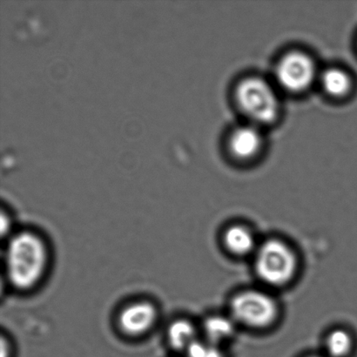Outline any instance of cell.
Listing matches in <instances>:
<instances>
[{"mask_svg": "<svg viewBox=\"0 0 357 357\" xmlns=\"http://www.w3.org/2000/svg\"><path fill=\"white\" fill-rule=\"evenodd\" d=\"M236 99L241 111L257 127L273 123L279 116L281 105L278 94L257 77L241 80L236 87Z\"/></svg>", "mask_w": 357, "mask_h": 357, "instance_id": "obj_3", "label": "cell"}, {"mask_svg": "<svg viewBox=\"0 0 357 357\" xmlns=\"http://www.w3.org/2000/svg\"><path fill=\"white\" fill-rule=\"evenodd\" d=\"M236 323L232 317L215 314L206 318L203 321L202 333L205 341L210 344L220 346L222 342L229 341L236 330Z\"/></svg>", "mask_w": 357, "mask_h": 357, "instance_id": "obj_9", "label": "cell"}, {"mask_svg": "<svg viewBox=\"0 0 357 357\" xmlns=\"http://www.w3.org/2000/svg\"><path fill=\"white\" fill-rule=\"evenodd\" d=\"M187 357H225L220 346L205 340H197L185 352Z\"/></svg>", "mask_w": 357, "mask_h": 357, "instance_id": "obj_13", "label": "cell"}, {"mask_svg": "<svg viewBox=\"0 0 357 357\" xmlns=\"http://www.w3.org/2000/svg\"><path fill=\"white\" fill-rule=\"evenodd\" d=\"M275 75L283 89L290 93H301L310 89L317 79V68L309 55L292 52L280 59Z\"/></svg>", "mask_w": 357, "mask_h": 357, "instance_id": "obj_5", "label": "cell"}, {"mask_svg": "<svg viewBox=\"0 0 357 357\" xmlns=\"http://www.w3.org/2000/svg\"><path fill=\"white\" fill-rule=\"evenodd\" d=\"M255 269L265 284L280 288L288 285L295 278L298 259L285 241L269 239L259 245L255 251Z\"/></svg>", "mask_w": 357, "mask_h": 357, "instance_id": "obj_2", "label": "cell"}, {"mask_svg": "<svg viewBox=\"0 0 357 357\" xmlns=\"http://www.w3.org/2000/svg\"><path fill=\"white\" fill-rule=\"evenodd\" d=\"M167 341L174 351H187L189 347L199 340L198 332L194 324L187 319L173 321L167 328Z\"/></svg>", "mask_w": 357, "mask_h": 357, "instance_id": "obj_10", "label": "cell"}, {"mask_svg": "<svg viewBox=\"0 0 357 357\" xmlns=\"http://www.w3.org/2000/svg\"><path fill=\"white\" fill-rule=\"evenodd\" d=\"M309 357H328V356H309Z\"/></svg>", "mask_w": 357, "mask_h": 357, "instance_id": "obj_16", "label": "cell"}, {"mask_svg": "<svg viewBox=\"0 0 357 357\" xmlns=\"http://www.w3.org/2000/svg\"><path fill=\"white\" fill-rule=\"evenodd\" d=\"M1 230H2V236L6 237V239L13 234L10 232L12 230L13 222L10 220V217L8 213H2L1 215Z\"/></svg>", "mask_w": 357, "mask_h": 357, "instance_id": "obj_14", "label": "cell"}, {"mask_svg": "<svg viewBox=\"0 0 357 357\" xmlns=\"http://www.w3.org/2000/svg\"><path fill=\"white\" fill-rule=\"evenodd\" d=\"M230 316L236 324L254 330H264L278 320L279 306L269 294L258 289H247L231 300Z\"/></svg>", "mask_w": 357, "mask_h": 357, "instance_id": "obj_4", "label": "cell"}, {"mask_svg": "<svg viewBox=\"0 0 357 357\" xmlns=\"http://www.w3.org/2000/svg\"><path fill=\"white\" fill-rule=\"evenodd\" d=\"M1 356L2 357H10V351H12V347H10V341L8 339H5V337H2L1 340Z\"/></svg>", "mask_w": 357, "mask_h": 357, "instance_id": "obj_15", "label": "cell"}, {"mask_svg": "<svg viewBox=\"0 0 357 357\" xmlns=\"http://www.w3.org/2000/svg\"><path fill=\"white\" fill-rule=\"evenodd\" d=\"M3 261L7 281L14 289L26 291L37 286L47 271V244L33 231L14 232L6 239Z\"/></svg>", "mask_w": 357, "mask_h": 357, "instance_id": "obj_1", "label": "cell"}, {"mask_svg": "<svg viewBox=\"0 0 357 357\" xmlns=\"http://www.w3.org/2000/svg\"><path fill=\"white\" fill-rule=\"evenodd\" d=\"M321 85L328 96L342 98L347 96L351 90L352 80L344 70L330 68L321 75Z\"/></svg>", "mask_w": 357, "mask_h": 357, "instance_id": "obj_11", "label": "cell"}, {"mask_svg": "<svg viewBox=\"0 0 357 357\" xmlns=\"http://www.w3.org/2000/svg\"><path fill=\"white\" fill-rule=\"evenodd\" d=\"M157 318L158 310L152 303L137 301L121 310L118 317L119 328L128 337H139L152 330Z\"/></svg>", "mask_w": 357, "mask_h": 357, "instance_id": "obj_6", "label": "cell"}, {"mask_svg": "<svg viewBox=\"0 0 357 357\" xmlns=\"http://www.w3.org/2000/svg\"><path fill=\"white\" fill-rule=\"evenodd\" d=\"M262 136L259 127L254 124L238 128L229 139V149L234 157L250 160L257 155L261 149Z\"/></svg>", "mask_w": 357, "mask_h": 357, "instance_id": "obj_7", "label": "cell"}, {"mask_svg": "<svg viewBox=\"0 0 357 357\" xmlns=\"http://www.w3.org/2000/svg\"><path fill=\"white\" fill-rule=\"evenodd\" d=\"M353 338L348 331L344 330H334L327 335L325 340L328 357H347L353 349Z\"/></svg>", "mask_w": 357, "mask_h": 357, "instance_id": "obj_12", "label": "cell"}, {"mask_svg": "<svg viewBox=\"0 0 357 357\" xmlns=\"http://www.w3.org/2000/svg\"><path fill=\"white\" fill-rule=\"evenodd\" d=\"M223 243L227 250L236 257L255 254L259 246L253 232L243 225H233L227 229Z\"/></svg>", "mask_w": 357, "mask_h": 357, "instance_id": "obj_8", "label": "cell"}]
</instances>
